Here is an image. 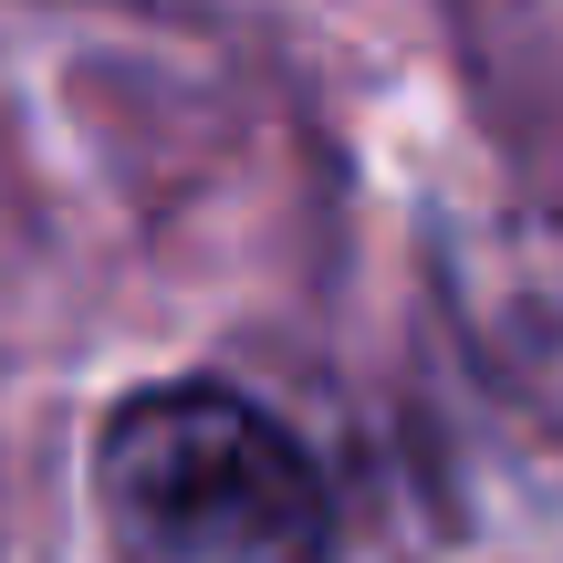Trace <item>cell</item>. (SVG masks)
<instances>
[{"mask_svg": "<svg viewBox=\"0 0 563 563\" xmlns=\"http://www.w3.org/2000/svg\"><path fill=\"white\" fill-rule=\"evenodd\" d=\"M95 490L125 563H323V470L241 386H146L104 418Z\"/></svg>", "mask_w": 563, "mask_h": 563, "instance_id": "obj_1", "label": "cell"}]
</instances>
